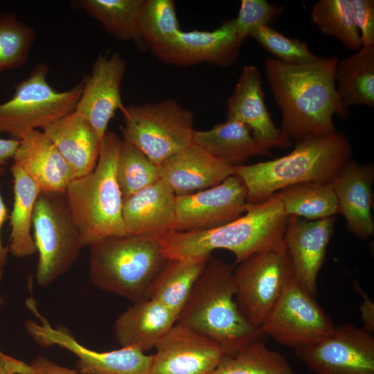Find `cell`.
<instances>
[{
  "label": "cell",
  "mask_w": 374,
  "mask_h": 374,
  "mask_svg": "<svg viewBox=\"0 0 374 374\" xmlns=\"http://www.w3.org/2000/svg\"><path fill=\"white\" fill-rule=\"evenodd\" d=\"M338 61L337 57H319L312 62L293 64L265 59V75L281 112L280 129L290 140L332 133L337 130L334 115L342 120L349 116L336 92Z\"/></svg>",
  "instance_id": "6da1fadb"
},
{
  "label": "cell",
  "mask_w": 374,
  "mask_h": 374,
  "mask_svg": "<svg viewBox=\"0 0 374 374\" xmlns=\"http://www.w3.org/2000/svg\"><path fill=\"white\" fill-rule=\"evenodd\" d=\"M289 216L276 193L263 202L247 204L244 215L213 229L172 231L161 238L168 259L195 258L226 249L235 256L234 265L249 256L284 244Z\"/></svg>",
  "instance_id": "7a4b0ae2"
},
{
  "label": "cell",
  "mask_w": 374,
  "mask_h": 374,
  "mask_svg": "<svg viewBox=\"0 0 374 374\" xmlns=\"http://www.w3.org/2000/svg\"><path fill=\"white\" fill-rule=\"evenodd\" d=\"M294 145L281 157L234 167L247 188V204L263 202L296 184L332 181L352 153L348 139L338 130L295 141Z\"/></svg>",
  "instance_id": "3957f363"
},
{
  "label": "cell",
  "mask_w": 374,
  "mask_h": 374,
  "mask_svg": "<svg viewBox=\"0 0 374 374\" xmlns=\"http://www.w3.org/2000/svg\"><path fill=\"white\" fill-rule=\"evenodd\" d=\"M233 268L212 257L176 322L215 341L226 354L265 336L259 328L245 319L238 307Z\"/></svg>",
  "instance_id": "277c9868"
},
{
  "label": "cell",
  "mask_w": 374,
  "mask_h": 374,
  "mask_svg": "<svg viewBox=\"0 0 374 374\" xmlns=\"http://www.w3.org/2000/svg\"><path fill=\"white\" fill-rule=\"evenodd\" d=\"M160 237L125 235L89 246V277L98 288L132 303L150 299L168 260Z\"/></svg>",
  "instance_id": "5b68a950"
},
{
  "label": "cell",
  "mask_w": 374,
  "mask_h": 374,
  "mask_svg": "<svg viewBox=\"0 0 374 374\" xmlns=\"http://www.w3.org/2000/svg\"><path fill=\"white\" fill-rule=\"evenodd\" d=\"M122 140L107 131L98 159L89 174L73 179L65 195L84 246L109 236L127 235L123 218V199L116 178Z\"/></svg>",
  "instance_id": "8992f818"
},
{
  "label": "cell",
  "mask_w": 374,
  "mask_h": 374,
  "mask_svg": "<svg viewBox=\"0 0 374 374\" xmlns=\"http://www.w3.org/2000/svg\"><path fill=\"white\" fill-rule=\"evenodd\" d=\"M33 227L38 253L35 279L39 285L46 287L71 267L84 247L65 193L40 192Z\"/></svg>",
  "instance_id": "52a82bcc"
},
{
  "label": "cell",
  "mask_w": 374,
  "mask_h": 374,
  "mask_svg": "<svg viewBox=\"0 0 374 374\" xmlns=\"http://www.w3.org/2000/svg\"><path fill=\"white\" fill-rule=\"evenodd\" d=\"M123 140L159 166L193 143L194 114L172 99L125 107Z\"/></svg>",
  "instance_id": "ba28073f"
},
{
  "label": "cell",
  "mask_w": 374,
  "mask_h": 374,
  "mask_svg": "<svg viewBox=\"0 0 374 374\" xmlns=\"http://www.w3.org/2000/svg\"><path fill=\"white\" fill-rule=\"evenodd\" d=\"M48 66L37 64L18 84L12 97L0 104V134L19 140L24 133L43 129L74 111L83 80L69 90L57 91L47 80Z\"/></svg>",
  "instance_id": "9c48e42d"
},
{
  "label": "cell",
  "mask_w": 374,
  "mask_h": 374,
  "mask_svg": "<svg viewBox=\"0 0 374 374\" xmlns=\"http://www.w3.org/2000/svg\"><path fill=\"white\" fill-rule=\"evenodd\" d=\"M235 301L245 319L259 328L294 277L285 244L235 265Z\"/></svg>",
  "instance_id": "30bf717a"
},
{
  "label": "cell",
  "mask_w": 374,
  "mask_h": 374,
  "mask_svg": "<svg viewBox=\"0 0 374 374\" xmlns=\"http://www.w3.org/2000/svg\"><path fill=\"white\" fill-rule=\"evenodd\" d=\"M335 327L315 296L293 277L260 329L264 335L295 350L319 342Z\"/></svg>",
  "instance_id": "8fae6325"
},
{
  "label": "cell",
  "mask_w": 374,
  "mask_h": 374,
  "mask_svg": "<svg viewBox=\"0 0 374 374\" xmlns=\"http://www.w3.org/2000/svg\"><path fill=\"white\" fill-rule=\"evenodd\" d=\"M26 306L39 320H28L25 328L34 340L42 346H57L78 358L77 367L81 374H149L152 355L134 347L98 352L84 347L63 326L53 327L38 310L35 301L28 299Z\"/></svg>",
  "instance_id": "7c38bea8"
},
{
  "label": "cell",
  "mask_w": 374,
  "mask_h": 374,
  "mask_svg": "<svg viewBox=\"0 0 374 374\" xmlns=\"http://www.w3.org/2000/svg\"><path fill=\"white\" fill-rule=\"evenodd\" d=\"M294 353L315 374H374L373 335L350 323Z\"/></svg>",
  "instance_id": "4fadbf2b"
},
{
  "label": "cell",
  "mask_w": 374,
  "mask_h": 374,
  "mask_svg": "<svg viewBox=\"0 0 374 374\" xmlns=\"http://www.w3.org/2000/svg\"><path fill=\"white\" fill-rule=\"evenodd\" d=\"M247 188L236 175L220 184L186 195L176 196L174 231L213 229L240 217L246 211Z\"/></svg>",
  "instance_id": "5bb4252c"
},
{
  "label": "cell",
  "mask_w": 374,
  "mask_h": 374,
  "mask_svg": "<svg viewBox=\"0 0 374 374\" xmlns=\"http://www.w3.org/2000/svg\"><path fill=\"white\" fill-rule=\"evenodd\" d=\"M242 42L235 31V19L224 21L213 30L183 31L151 53L161 62L178 66L201 63L227 67L240 55Z\"/></svg>",
  "instance_id": "9a60e30c"
},
{
  "label": "cell",
  "mask_w": 374,
  "mask_h": 374,
  "mask_svg": "<svg viewBox=\"0 0 374 374\" xmlns=\"http://www.w3.org/2000/svg\"><path fill=\"white\" fill-rule=\"evenodd\" d=\"M126 70L127 63L118 53H106L96 58L90 75L83 80L74 110L91 125L101 141L116 112L125 108L121 89Z\"/></svg>",
  "instance_id": "2e32d148"
},
{
  "label": "cell",
  "mask_w": 374,
  "mask_h": 374,
  "mask_svg": "<svg viewBox=\"0 0 374 374\" xmlns=\"http://www.w3.org/2000/svg\"><path fill=\"white\" fill-rule=\"evenodd\" d=\"M154 348L149 374H208L226 355L215 341L177 323Z\"/></svg>",
  "instance_id": "e0dca14e"
},
{
  "label": "cell",
  "mask_w": 374,
  "mask_h": 374,
  "mask_svg": "<svg viewBox=\"0 0 374 374\" xmlns=\"http://www.w3.org/2000/svg\"><path fill=\"white\" fill-rule=\"evenodd\" d=\"M335 217L309 220L289 216L284 244L294 279L312 296L317 295L319 272L332 238Z\"/></svg>",
  "instance_id": "ac0fdd59"
},
{
  "label": "cell",
  "mask_w": 374,
  "mask_h": 374,
  "mask_svg": "<svg viewBox=\"0 0 374 374\" xmlns=\"http://www.w3.org/2000/svg\"><path fill=\"white\" fill-rule=\"evenodd\" d=\"M261 74L254 65L244 66L227 100L226 120L246 125L269 149L287 148L291 140L274 123L265 103Z\"/></svg>",
  "instance_id": "d6986e66"
},
{
  "label": "cell",
  "mask_w": 374,
  "mask_h": 374,
  "mask_svg": "<svg viewBox=\"0 0 374 374\" xmlns=\"http://www.w3.org/2000/svg\"><path fill=\"white\" fill-rule=\"evenodd\" d=\"M374 166L350 159L332 180L338 214L345 219L348 231L363 240L374 233L372 216Z\"/></svg>",
  "instance_id": "ffe728a7"
},
{
  "label": "cell",
  "mask_w": 374,
  "mask_h": 374,
  "mask_svg": "<svg viewBox=\"0 0 374 374\" xmlns=\"http://www.w3.org/2000/svg\"><path fill=\"white\" fill-rule=\"evenodd\" d=\"M234 167L193 143L159 166V179L176 196L193 194L220 184L234 175Z\"/></svg>",
  "instance_id": "44dd1931"
},
{
  "label": "cell",
  "mask_w": 374,
  "mask_h": 374,
  "mask_svg": "<svg viewBox=\"0 0 374 374\" xmlns=\"http://www.w3.org/2000/svg\"><path fill=\"white\" fill-rule=\"evenodd\" d=\"M176 195L161 179L123 199L127 234L162 238L174 231Z\"/></svg>",
  "instance_id": "7402d4cb"
},
{
  "label": "cell",
  "mask_w": 374,
  "mask_h": 374,
  "mask_svg": "<svg viewBox=\"0 0 374 374\" xmlns=\"http://www.w3.org/2000/svg\"><path fill=\"white\" fill-rule=\"evenodd\" d=\"M19 141L13 163L20 166L41 191L65 193L74 177L51 141L39 130L24 133Z\"/></svg>",
  "instance_id": "603a6c76"
},
{
  "label": "cell",
  "mask_w": 374,
  "mask_h": 374,
  "mask_svg": "<svg viewBox=\"0 0 374 374\" xmlns=\"http://www.w3.org/2000/svg\"><path fill=\"white\" fill-rule=\"evenodd\" d=\"M70 167L74 179L96 166L101 140L91 125L75 110L42 129Z\"/></svg>",
  "instance_id": "cb8c5ba5"
},
{
  "label": "cell",
  "mask_w": 374,
  "mask_h": 374,
  "mask_svg": "<svg viewBox=\"0 0 374 374\" xmlns=\"http://www.w3.org/2000/svg\"><path fill=\"white\" fill-rule=\"evenodd\" d=\"M177 317L153 299L132 303L116 319L114 337L121 347H134L145 352L176 324Z\"/></svg>",
  "instance_id": "d4e9b609"
},
{
  "label": "cell",
  "mask_w": 374,
  "mask_h": 374,
  "mask_svg": "<svg viewBox=\"0 0 374 374\" xmlns=\"http://www.w3.org/2000/svg\"><path fill=\"white\" fill-rule=\"evenodd\" d=\"M193 143L235 167L251 157L271 155L270 149L257 140L244 124L226 121L207 130H195Z\"/></svg>",
  "instance_id": "484cf974"
},
{
  "label": "cell",
  "mask_w": 374,
  "mask_h": 374,
  "mask_svg": "<svg viewBox=\"0 0 374 374\" xmlns=\"http://www.w3.org/2000/svg\"><path fill=\"white\" fill-rule=\"evenodd\" d=\"M335 88L342 109L353 105L374 107V46H362L353 55L339 60Z\"/></svg>",
  "instance_id": "4316f807"
},
{
  "label": "cell",
  "mask_w": 374,
  "mask_h": 374,
  "mask_svg": "<svg viewBox=\"0 0 374 374\" xmlns=\"http://www.w3.org/2000/svg\"><path fill=\"white\" fill-rule=\"evenodd\" d=\"M14 201L9 216L11 228L9 252L17 258L35 254L37 249L30 229L36 200L41 190L29 175L18 165L10 167Z\"/></svg>",
  "instance_id": "83f0119b"
},
{
  "label": "cell",
  "mask_w": 374,
  "mask_h": 374,
  "mask_svg": "<svg viewBox=\"0 0 374 374\" xmlns=\"http://www.w3.org/2000/svg\"><path fill=\"white\" fill-rule=\"evenodd\" d=\"M212 254L168 259L154 284L151 299L161 303L178 318Z\"/></svg>",
  "instance_id": "f1b7e54d"
},
{
  "label": "cell",
  "mask_w": 374,
  "mask_h": 374,
  "mask_svg": "<svg viewBox=\"0 0 374 374\" xmlns=\"http://www.w3.org/2000/svg\"><path fill=\"white\" fill-rule=\"evenodd\" d=\"M145 0H78L76 8L98 21L106 32L122 41L133 42L145 51L139 33V18Z\"/></svg>",
  "instance_id": "f546056e"
},
{
  "label": "cell",
  "mask_w": 374,
  "mask_h": 374,
  "mask_svg": "<svg viewBox=\"0 0 374 374\" xmlns=\"http://www.w3.org/2000/svg\"><path fill=\"white\" fill-rule=\"evenodd\" d=\"M277 193L288 216L315 220L338 214L332 181L296 184Z\"/></svg>",
  "instance_id": "4dcf8cb0"
},
{
  "label": "cell",
  "mask_w": 374,
  "mask_h": 374,
  "mask_svg": "<svg viewBox=\"0 0 374 374\" xmlns=\"http://www.w3.org/2000/svg\"><path fill=\"white\" fill-rule=\"evenodd\" d=\"M208 374H295L286 358L261 340L226 354Z\"/></svg>",
  "instance_id": "1f68e13d"
},
{
  "label": "cell",
  "mask_w": 374,
  "mask_h": 374,
  "mask_svg": "<svg viewBox=\"0 0 374 374\" xmlns=\"http://www.w3.org/2000/svg\"><path fill=\"white\" fill-rule=\"evenodd\" d=\"M310 15L322 33L335 37L346 48L358 51L362 48L351 0H319L313 5Z\"/></svg>",
  "instance_id": "d6a6232c"
},
{
  "label": "cell",
  "mask_w": 374,
  "mask_h": 374,
  "mask_svg": "<svg viewBox=\"0 0 374 374\" xmlns=\"http://www.w3.org/2000/svg\"><path fill=\"white\" fill-rule=\"evenodd\" d=\"M172 0H145L139 18V33L145 50L155 49L180 30Z\"/></svg>",
  "instance_id": "836d02e7"
},
{
  "label": "cell",
  "mask_w": 374,
  "mask_h": 374,
  "mask_svg": "<svg viewBox=\"0 0 374 374\" xmlns=\"http://www.w3.org/2000/svg\"><path fill=\"white\" fill-rule=\"evenodd\" d=\"M116 178L125 199L159 180V166L134 145L122 140Z\"/></svg>",
  "instance_id": "e575fe53"
},
{
  "label": "cell",
  "mask_w": 374,
  "mask_h": 374,
  "mask_svg": "<svg viewBox=\"0 0 374 374\" xmlns=\"http://www.w3.org/2000/svg\"><path fill=\"white\" fill-rule=\"evenodd\" d=\"M35 38L34 29L10 13L0 16V71L25 64Z\"/></svg>",
  "instance_id": "d590c367"
},
{
  "label": "cell",
  "mask_w": 374,
  "mask_h": 374,
  "mask_svg": "<svg viewBox=\"0 0 374 374\" xmlns=\"http://www.w3.org/2000/svg\"><path fill=\"white\" fill-rule=\"evenodd\" d=\"M267 51L281 62L299 64L314 62L319 58L305 42L287 37L270 26L257 29L251 35Z\"/></svg>",
  "instance_id": "8d00e7d4"
},
{
  "label": "cell",
  "mask_w": 374,
  "mask_h": 374,
  "mask_svg": "<svg viewBox=\"0 0 374 374\" xmlns=\"http://www.w3.org/2000/svg\"><path fill=\"white\" fill-rule=\"evenodd\" d=\"M283 6L265 0H242L238 17L235 19V31L243 43L259 28L269 26L283 12Z\"/></svg>",
  "instance_id": "74e56055"
},
{
  "label": "cell",
  "mask_w": 374,
  "mask_h": 374,
  "mask_svg": "<svg viewBox=\"0 0 374 374\" xmlns=\"http://www.w3.org/2000/svg\"><path fill=\"white\" fill-rule=\"evenodd\" d=\"M351 5L362 46H374V1L351 0Z\"/></svg>",
  "instance_id": "f35d334b"
},
{
  "label": "cell",
  "mask_w": 374,
  "mask_h": 374,
  "mask_svg": "<svg viewBox=\"0 0 374 374\" xmlns=\"http://www.w3.org/2000/svg\"><path fill=\"white\" fill-rule=\"evenodd\" d=\"M24 374H79L78 371L62 366L49 359L39 356L28 364Z\"/></svg>",
  "instance_id": "ab89813d"
},
{
  "label": "cell",
  "mask_w": 374,
  "mask_h": 374,
  "mask_svg": "<svg viewBox=\"0 0 374 374\" xmlns=\"http://www.w3.org/2000/svg\"><path fill=\"white\" fill-rule=\"evenodd\" d=\"M353 287L362 298L359 305L360 317L363 323L362 328L373 334L374 332V303L358 283L353 282Z\"/></svg>",
  "instance_id": "60d3db41"
},
{
  "label": "cell",
  "mask_w": 374,
  "mask_h": 374,
  "mask_svg": "<svg viewBox=\"0 0 374 374\" xmlns=\"http://www.w3.org/2000/svg\"><path fill=\"white\" fill-rule=\"evenodd\" d=\"M19 141L15 139H0V167L13 159L19 147Z\"/></svg>",
  "instance_id": "b9f144b4"
},
{
  "label": "cell",
  "mask_w": 374,
  "mask_h": 374,
  "mask_svg": "<svg viewBox=\"0 0 374 374\" xmlns=\"http://www.w3.org/2000/svg\"><path fill=\"white\" fill-rule=\"evenodd\" d=\"M2 168L0 167V174L2 172ZM8 217V208L0 195V267H4L8 262L9 250L8 247L2 244L1 239V230L3 224Z\"/></svg>",
  "instance_id": "7bdbcfd3"
},
{
  "label": "cell",
  "mask_w": 374,
  "mask_h": 374,
  "mask_svg": "<svg viewBox=\"0 0 374 374\" xmlns=\"http://www.w3.org/2000/svg\"><path fill=\"white\" fill-rule=\"evenodd\" d=\"M19 361L0 351V374H17Z\"/></svg>",
  "instance_id": "ee69618b"
},
{
  "label": "cell",
  "mask_w": 374,
  "mask_h": 374,
  "mask_svg": "<svg viewBox=\"0 0 374 374\" xmlns=\"http://www.w3.org/2000/svg\"><path fill=\"white\" fill-rule=\"evenodd\" d=\"M3 267H0V283L3 278ZM3 300L0 296V307L3 305Z\"/></svg>",
  "instance_id": "f6af8a7d"
}]
</instances>
